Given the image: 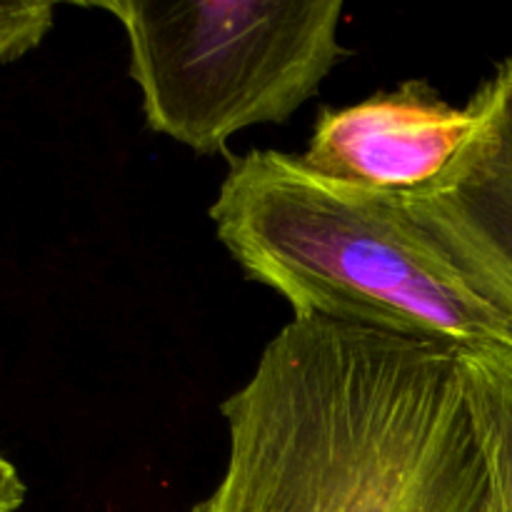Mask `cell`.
Instances as JSON below:
<instances>
[{
  "mask_svg": "<svg viewBox=\"0 0 512 512\" xmlns=\"http://www.w3.org/2000/svg\"><path fill=\"white\" fill-rule=\"evenodd\" d=\"M475 123L473 103L455 108L423 80H408L348 108H325L303 160L353 188L410 195L448 170Z\"/></svg>",
  "mask_w": 512,
  "mask_h": 512,
  "instance_id": "cell-5",
  "label": "cell"
},
{
  "mask_svg": "<svg viewBox=\"0 0 512 512\" xmlns=\"http://www.w3.org/2000/svg\"><path fill=\"white\" fill-rule=\"evenodd\" d=\"M218 240L295 318L458 350H510L512 323L410 218L398 195L338 183L303 155L230 160L210 205Z\"/></svg>",
  "mask_w": 512,
  "mask_h": 512,
  "instance_id": "cell-2",
  "label": "cell"
},
{
  "mask_svg": "<svg viewBox=\"0 0 512 512\" xmlns=\"http://www.w3.org/2000/svg\"><path fill=\"white\" fill-rule=\"evenodd\" d=\"M470 103L478 123L448 170L428 188L398 198L512 323V58Z\"/></svg>",
  "mask_w": 512,
  "mask_h": 512,
  "instance_id": "cell-4",
  "label": "cell"
},
{
  "mask_svg": "<svg viewBox=\"0 0 512 512\" xmlns=\"http://www.w3.org/2000/svg\"><path fill=\"white\" fill-rule=\"evenodd\" d=\"M470 418L483 450L493 512H512V353H460Z\"/></svg>",
  "mask_w": 512,
  "mask_h": 512,
  "instance_id": "cell-6",
  "label": "cell"
},
{
  "mask_svg": "<svg viewBox=\"0 0 512 512\" xmlns=\"http://www.w3.org/2000/svg\"><path fill=\"white\" fill-rule=\"evenodd\" d=\"M228 460L190 512H490L460 353L293 318L220 405Z\"/></svg>",
  "mask_w": 512,
  "mask_h": 512,
  "instance_id": "cell-1",
  "label": "cell"
},
{
  "mask_svg": "<svg viewBox=\"0 0 512 512\" xmlns=\"http://www.w3.org/2000/svg\"><path fill=\"white\" fill-rule=\"evenodd\" d=\"M150 130L203 155L285 123L350 53L343 0H113Z\"/></svg>",
  "mask_w": 512,
  "mask_h": 512,
  "instance_id": "cell-3",
  "label": "cell"
},
{
  "mask_svg": "<svg viewBox=\"0 0 512 512\" xmlns=\"http://www.w3.org/2000/svg\"><path fill=\"white\" fill-rule=\"evenodd\" d=\"M15 58H18V55H15L13 50H8L0 45V63H10V60H15Z\"/></svg>",
  "mask_w": 512,
  "mask_h": 512,
  "instance_id": "cell-9",
  "label": "cell"
},
{
  "mask_svg": "<svg viewBox=\"0 0 512 512\" xmlns=\"http://www.w3.org/2000/svg\"><path fill=\"white\" fill-rule=\"evenodd\" d=\"M25 503V483L15 465L0 453V512H15Z\"/></svg>",
  "mask_w": 512,
  "mask_h": 512,
  "instance_id": "cell-8",
  "label": "cell"
},
{
  "mask_svg": "<svg viewBox=\"0 0 512 512\" xmlns=\"http://www.w3.org/2000/svg\"><path fill=\"white\" fill-rule=\"evenodd\" d=\"M53 13L50 3H0V45L18 58L38 48L53 28Z\"/></svg>",
  "mask_w": 512,
  "mask_h": 512,
  "instance_id": "cell-7",
  "label": "cell"
}]
</instances>
